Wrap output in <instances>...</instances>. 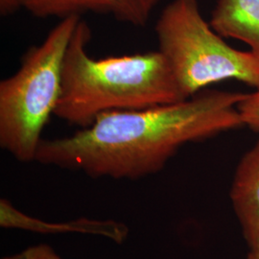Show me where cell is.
<instances>
[{
  "label": "cell",
  "instance_id": "10",
  "mask_svg": "<svg viewBox=\"0 0 259 259\" xmlns=\"http://www.w3.org/2000/svg\"><path fill=\"white\" fill-rule=\"evenodd\" d=\"M2 259H62L50 246L39 244Z\"/></svg>",
  "mask_w": 259,
  "mask_h": 259
},
{
  "label": "cell",
  "instance_id": "11",
  "mask_svg": "<svg viewBox=\"0 0 259 259\" xmlns=\"http://www.w3.org/2000/svg\"><path fill=\"white\" fill-rule=\"evenodd\" d=\"M126 1L128 2L130 7L136 14L139 20V26H144L148 21L149 17L152 11L160 0H126Z\"/></svg>",
  "mask_w": 259,
  "mask_h": 259
},
{
  "label": "cell",
  "instance_id": "2",
  "mask_svg": "<svg viewBox=\"0 0 259 259\" xmlns=\"http://www.w3.org/2000/svg\"><path fill=\"white\" fill-rule=\"evenodd\" d=\"M92 30L80 19L65 52L57 117L80 129L106 112L148 109L185 100L157 51L94 59L87 47Z\"/></svg>",
  "mask_w": 259,
  "mask_h": 259
},
{
  "label": "cell",
  "instance_id": "13",
  "mask_svg": "<svg viewBox=\"0 0 259 259\" xmlns=\"http://www.w3.org/2000/svg\"><path fill=\"white\" fill-rule=\"evenodd\" d=\"M249 248H250V250H249L246 259H259V241Z\"/></svg>",
  "mask_w": 259,
  "mask_h": 259
},
{
  "label": "cell",
  "instance_id": "4",
  "mask_svg": "<svg viewBox=\"0 0 259 259\" xmlns=\"http://www.w3.org/2000/svg\"><path fill=\"white\" fill-rule=\"evenodd\" d=\"M158 51L184 99L214 83L238 81L259 88V62L250 51L228 45L203 18L198 0H173L155 26Z\"/></svg>",
  "mask_w": 259,
  "mask_h": 259
},
{
  "label": "cell",
  "instance_id": "7",
  "mask_svg": "<svg viewBox=\"0 0 259 259\" xmlns=\"http://www.w3.org/2000/svg\"><path fill=\"white\" fill-rule=\"evenodd\" d=\"M0 225L5 229H20L37 232H74L96 234L122 243L129 230L123 223L80 219L65 224L47 223L27 216L17 210L5 199L0 201Z\"/></svg>",
  "mask_w": 259,
  "mask_h": 259
},
{
  "label": "cell",
  "instance_id": "3",
  "mask_svg": "<svg viewBox=\"0 0 259 259\" xmlns=\"http://www.w3.org/2000/svg\"><path fill=\"white\" fill-rule=\"evenodd\" d=\"M81 17L61 21L28 49L17 72L0 82V146L22 162L36 160L41 134L62 93L65 52Z\"/></svg>",
  "mask_w": 259,
  "mask_h": 259
},
{
  "label": "cell",
  "instance_id": "1",
  "mask_svg": "<svg viewBox=\"0 0 259 259\" xmlns=\"http://www.w3.org/2000/svg\"><path fill=\"white\" fill-rule=\"evenodd\" d=\"M246 94L204 90L180 102L106 112L69 137L42 139L36 161L93 178L153 175L186 144L244 127L238 105Z\"/></svg>",
  "mask_w": 259,
  "mask_h": 259
},
{
  "label": "cell",
  "instance_id": "8",
  "mask_svg": "<svg viewBox=\"0 0 259 259\" xmlns=\"http://www.w3.org/2000/svg\"><path fill=\"white\" fill-rule=\"evenodd\" d=\"M23 8L34 17H81L85 13L112 15L120 21L139 26V20L126 0H23Z\"/></svg>",
  "mask_w": 259,
  "mask_h": 259
},
{
  "label": "cell",
  "instance_id": "5",
  "mask_svg": "<svg viewBox=\"0 0 259 259\" xmlns=\"http://www.w3.org/2000/svg\"><path fill=\"white\" fill-rule=\"evenodd\" d=\"M230 197L243 237L250 247L259 241V139L241 157Z\"/></svg>",
  "mask_w": 259,
  "mask_h": 259
},
{
  "label": "cell",
  "instance_id": "9",
  "mask_svg": "<svg viewBox=\"0 0 259 259\" xmlns=\"http://www.w3.org/2000/svg\"><path fill=\"white\" fill-rule=\"evenodd\" d=\"M238 111L243 125L259 134V88L246 94L238 105Z\"/></svg>",
  "mask_w": 259,
  "mask_h": 259
},
{
  "label": "cell",
  "instance_id": "12",
  "mask_svg": "<svg viewBox=\"0 0 259 259\" xmlns=\"http://www.w3.org/2000/svg\"><path fill=\"white\" fill-rule=\"evenodd\" d=\"M23 8V0H0V15L8 17Z\"/></svg>",
  "mask_w": 259,
  "mask_h": 259
},
{
  "label": "cell",
  "instance_id": "6",
  "mask_svg": "<svg viewBox=\"0 0 259 259\" xmlns=\"http://www.w3.org/2000/svg\"><path fill=\"white\" fill-rule=\"evenodd\" d=\"M209 23L223 37L246 44L259 62V0H217Z\"/></svg>",
  "mask_w": 259,
  "mask_h": 259
}]
</instances>
